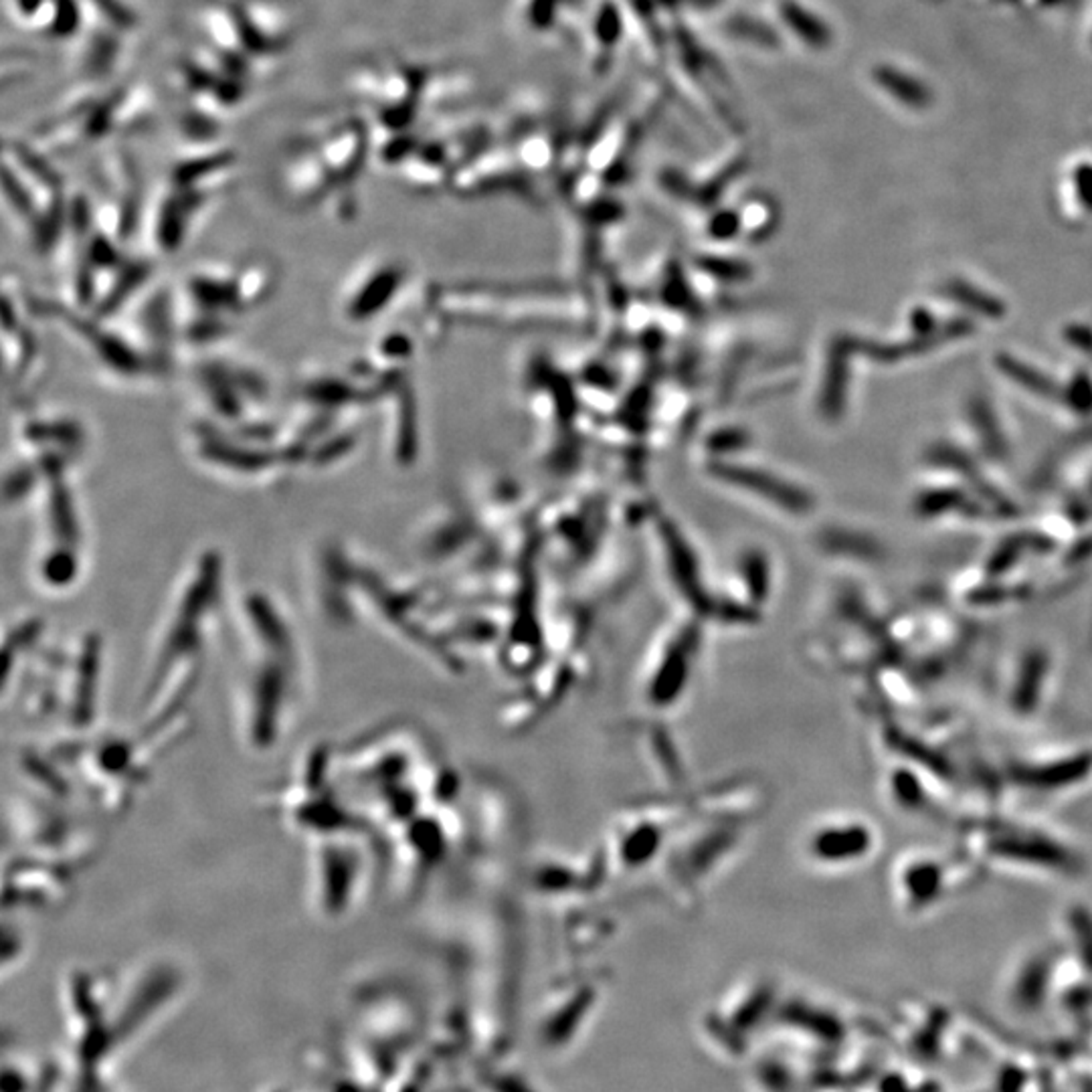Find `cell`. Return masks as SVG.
<instances>
[{
	"instance_id": "1",
	"label": "cell",
	"mask_w": 1092,
	"mask_h": 1092,
	"mask_svg": "<svg viewBox=\"0 0 1092 1092\" xmlns=\"http://www.w3.org/2000/svg\"><path fill=\"white\" fill-rule=\"evenodd\" d=\"M235 9L243 37L252 55L259 61H273L286 51L293 37V21L279 0H241Z\"/></svg>"
},
{
	"instance_id": "2",
	"label": "cell",
	"mask_w": 1092,
	"mask_h": 1092,
	"mask_svg": "<svg viewBox=\"0 0 1092 1092\" xmlns=\"http://www.w3.org/2000/svg\"><path fill=\"white\" fill-rule=\"evenodd\" d=\"M396 273L393 268L376 270L367 279L362 281L358 290H354L346 302V313L353 320H367L374 316L376 312L383 310V306L391 300L393 290L396 286Z\"/></svg>"
},
{
	"instance_id": "3",
	"label": "cell",
	"mask_w": 1092,
	"mask_h": 1092,
	"mask_svg": "<svg viewBox=\"0 0 1092 1092\" xmlns=\"http://www.w3.org/2000/svg\"><path fill=\"white\" fill-rule=\"evenodd\" d=\"M118 32L120 29L111 27L106 21H102L99 27H93L79 49V70L86 71L90 77L106 75L120 51Z\"/></svg>"
},
{
	"instance_id": "4",
	"label": "cell",
	"mask_w": 1092,
	"mask_h": 1092,
	"mask_svg": "<svg viewBox=\"0 0 1092 1092\" xmlns=\"http://www.w3.org/2000/svg\"><path fill=\"white\" fill-rule=\"evenodd\" d=\"M225 3H241V0H225Z\"/></svg>"
}]
</instances>
